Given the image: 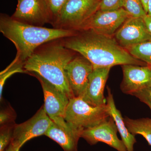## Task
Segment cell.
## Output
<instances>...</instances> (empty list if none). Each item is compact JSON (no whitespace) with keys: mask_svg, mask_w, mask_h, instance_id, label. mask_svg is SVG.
Here are the masks:
<instances>
[{"mask_svg":"<svg viewBox=\"0 0 151 151\" xmlns=\"http://www.w3.org/2000/svg\"><path fill=\"white\" fill-rule=\"evenodd\" d=\"M63 40L65 47L84 57L94 68L127 64L147 65L132 56L113 37L103 35L92 30L78 31L75 35Z\"/></svg>","mask_w":151,"mask_h":151,"instance_id":"obj_1","label":"cell"},{"mask_svg":"<svg viewBox=\"0 0 151 151\" xmlns=\"http://www.w3.org/2000/svg\"><path fill=\"white\" fill-rule=\"evenodd\" d=\"M63 40L51 41L38 47L24 63V68L42 77L70 99L74 97L65 68L75 54L65 47Z\"/></svg>","mask_w":151,"mask_h":151,"instance_id":"obj_2","label":"cell"},{"mask_svg":"<svg viewBox=\"0 0 151 151\" xmlns=\"http://www.w3.org/2000/svg\"><path fill=\"white\" fill-rule=\"evenodd\" d=\"M0 32L17 49L14 60L24 64L36 50L44 44L75 35L78 31L36 26L21 22L12 17L1 14Z\"/></svg>","mask_w":151,"mask_h":151,"instance_id":"obj_3","label":"cell"},{"mask_svg":"<svg viewBox=\"0 0 151 151\" xmlns=\"http://www.w3.org/2000/svg\"><path fill=\"white\" fill-rule=\"evenodd\" d=\"M107 105L94 106L80 97L70 98L65 121L71 126L85 129L97 126L110 117Z\"/></svg>","mask_w":151,"mask_h":151,"instance_id":"obj_4","label":"cell"},{"mask_svg":"<svg viewBox=\"0 0 151 151\" xmlns=\"http://www.w3.org/2000/svg\"><path fill=\"white\" fill-rule=\"evenodd\" d=\"M102 0H67L54 28L78 31L100 9Z\"/></svg>","mask_w":151,"mask_h":151,"instance_id":"obj_5","label":"cell"},{"mask_svg":"<svg viewBox=\"0 0 151 151\" xmlns=\"http://www.w3.org/2000/svg\"><path fill=\"white\" fill-rule=\"evenodd\" d=\"M42 87L44 98V108L49 118L54 123L62 127L68 125L65 121L66 109L70 98L55 86L35 74Z\"/></svg>","mask_w":151,"mask_h":151,"instance_id":"obj_6","label":"cell"},{"mask_svg":"<svg viewBox=\"0 0 151 151\" xmlns=\"http://www.w3.org/2000/svg\"><path fill=\"white\" fill-rule=\"evenodd\" d=\"M52 123L42 105L29 120L21 124H16L11 143L20 149L31 139L45 135Z\"/></svg>","mask_w":151,"mask_h":151,"instance_id":"obj_7","label":"cell"},{"mask_svg":"<svg viewBox=\"0 0 151 151\" xmlns=\"http://www.w3.org/2000/svg\"><path fill=\"white\" fill-rule=\"evenodd\" d=\"M130 17H132L123 8L114 11L99 10L78 31L90 29L103 35L113 37Z\"/></svg>","mask_w":151,"mask_h":151,"instance_id":"obj_8","label":"cell"},{"mask_svg":"<svg viewBox=\"0 0 151 151\" xmlns=\"http://www.w3.org/2000/svg\"><path fill=\"white\" fill-rule=\"evenodd\" d=\"M12 17L23 23L36 26L51 24L50 11L45 0H18Z\"/></svg>","mask_w":151,"mask_h":151,"instance_id":"obj_9","label":"cell"},{"mask_svg":"<svg viewBox=\"0 0 151 151\" xmlns=\"http://www.w3.org/2000/svg\"><path fill=\"white\" fill-rule=\"evenodd\" d=\"M118 132L114 120L110 117L97 126L84 129L81 138L91 145L103 142L118 151H127L124 142L117 136Z\"/></svg>","mask_w":151,"mask_h":151,"instance_id":"obj_10","label":"cell"},{"mask_svg":"<svg viewBox=\"0 0 151 151\" xmlns=\"http://www.w3.org/2000/svg\"><path fill=\"white\" fill-rule=\"evenodd\" d=\"M93 69L92 63L81 55L75 56L68 64L65 71L73 97H81L84 94Z\"/></svg>","mask_w":151,"mask_h":151,"instance_id":"obj_11","label":"cell"},{"mask_svg":"<svg viewBox=\"0 0 151 151\" xmlns=\"http://www.w3.org/2000/svg\"><path fill=\"white\" fill-rule=\"evenodd\" d=\"M114 38L124 48L151 41V35L143 18L130 17L116 32Z\"/></svg>","mask_w":151,"mask_h":151,"instance_id":"obj_12","label":"cell"},{"mask_svg":"<svg viewBox=\"0 0 151 151\" xmlns=\"http://www.w3.org/2000/svg\"><path fill=\"white\" fill-rule=\"evenodd\" d=\"M123 78L120 88L123 93L134 96L151 89V69L148 65H122Z\"/></svg>","mask_w":151,"mask_h":151,"instance_id":"obj_13","label":"cell"},{"mask_svg":"<svg viewBox=\"0 0 151 151\" xmlns=\"http://www.w3.org/2000/svg\"><path fill=\"white\" fill-rule=\"evenodd\" d=\"M111 68H94L85 92L81 98L94 106L106 105L104 89Z\"/></svg>","mask_w":151,"mask_h":151,"instance_id":"obj_14","label":"cell"},{"mask_svg":"<svg viewBox=\"0 0 151 151\" xmlns=\"http://www.w3.org/2000/svg\"><path fill=\"white\" fill-rule=\"evenodd\" d=\"M83 130L69 124L62 127L53 122L45 135L58 143L64 151H78V141Z\"/></svg>","mask_w":151,"mask_h":151,"instance_id":"obj_15","label":"cell"},{"mask_svg":"<svg viewBox=\"0 0 151 151\" xmlns=\"http://www.w3.org/2000/svg\"><path fill=\"white\" fill-rule=\"evenodd\" d=\"M108 94L106 98V105L110 116L114 120L127 151H134V146L135 143H137L135 136L131 134L127 129L122 113L116 108L113 94L109 87L108 88Z\"/></svg>","mask_w":151,"mask_h":151,"instance_id":"obj_16","label":"cell"},{"mask_svg":"<svg viewBox=\"0 0 151 151\" xmlns=\"http://www.w3.org/2000/svg\"><path fill=\"white\" fill-rule=\"evenodd\" d=\"M124 119L129 132L134 136L142 135L151 146V119H132L127 117Z\"/></svg>","mask_w":151,"mask_h":151,"instance_id":"obj_17","label":"cell"},{"mask_svg":"<svg viewBox=\"0 0 151 151\" xmlns=\"http://www.w3.org/2000/svg\"><path fill=\"white\" fill-rule=\"evenodd\" d=\"M132 56L139 60L151 64V41H147L127 49Z\"/></svg>","mask_w":151,"mask_h":151,"instance_id":"obj_18","label":"cell"},{"mask_svg":"<svg viewBox=\"0 0 151 151\" xmlns=\"http://www.w3.org/2000/svg\"><path fill=\"white\" fill-rule=\"evenodd\" d=\"M18 73H27L24 68L23 64L15 61H12L5 69L0 73V99L1 101L2 92L4 85L6 80L11 76Z\"/></svg>","mask_w":151,"mask_h":151,"instance_id":"obj_19","label":"cell"},{"mask_svg":"<svg viewBox=\"0 0 151 151\" xmlns=\"http://www.w3.org/2000/svg\"><path fill=\"white\" fill-rule=\"evenodd\" d=\"M123 8L132 17L144 18L147 14L144 10L141 0H124Z\"/></svg>","mask_w":151,"mask_h":151,"instance_id":"obj_20","label":"cell"},{"mask_svg":"<svg viewBox=\"0 0 151 151\" xmlns=\"http://www.w3.org/2000/svg\"><path fill=\"white\" fill-rule=\"evenodd\" d=\"M15 124L1 127L0 132V151H4L12 139Z\"/></svg>","mask_w":151,"mask_h":151,"instance_id":"obj_21","label":"cell"},{"mask_svg":"<svg viewBox=\"0 0 151 151\" xmlns=\"http://www.w3.org/2000/svg\"><path fill=\"white\" fill-rule=\"evenodd\" d=\"M50 11L52 19L51 25L54 26L60 14L61 9L67 0H45Z\"/></svg>","mask_w":151,"mask_h":151,"instance_id":"obj_22","label":"cell"},{"mask_svg":"<svg viewBox=\"0 0 151 151\" xmlns=\"http://www.w3.org/2000/svg\"><path fill=\"white\" fill-rule=\"evenodd\" d=\"M16 114L10 106L2 108L0 112V125L1 127L6 125L15 124V120Z\"/></svg>","mask_w":151,"mask_h":151,"instance_id":"obj_23","label":"cell"},{"mask_svg":"<svg viewBox=\"0 0 151 151\" xmlns=\"http://www.w3.org/2000/svg\"><path fill=\"white\" fill-rule=\"evenodd\" d=\"M124 0H102L99 10L103 11L116 10L123 7Z\"/></svg>","mask_w":151,"mask_h":151,"instance_id":"obj_24","label":"cell"},{"mask_svg":"<svg viewBox=\"0 0 151 151\" xmlns=\"http://www.w3.org/2000/svg\"><path fill=\"white\" fill-rule=\"evenodd\" d=\"M134 96L147 105L151 111V89L143 90L135 94Z\"/></svg>","mask_w":151,"mask_h":151,"instance_id":"obj_25","label":"cell"},{"mask_svg":"<svg viewBox=\"0 0 151 151\" xmlns=\"http://www.w3.org/2000/svg\"><path fill=\"white\" fill-rule=\"evenodd\" d=\"M143 19L145 23L147 28L151 35V17L147 14Z\"/></svg>","mask_w":151,"mask_h":151,"instance_id":"obj_26","label":"cell"},{"mask_svg":"<svg viewBox=\"0 0 151 151\" xmlns=\"http://www.w3.org/2000/svg\"><path fill=\"white\" fill-rule=\"evenodd\" d=\"M20 148L10 143L4 151H19Z\"/></svg>","mask_w":151,"mask_h":151,"instance_id":"obj_27","label":"cell"},{"mask_svg":"<svg viewBox=\"0 0 151 151\" xmlns=\"http://www.w3.org/2000/svg\"><path fill=\"white\" fill-rule=\"evenodd\" d=\"M143 8H144V10L145 12H146V13L148 14V0H141Z\"/></svg>","mask_w":151,"mask_h":151,"instance_id":"obj_28","label":"cell"},{"mask_svg":"<svg viewBox=\"0 0 151 151\" xmlns=\"http://www.w3.org/2000/svg\"><path fill=\"white\" fill-rule=\"evenodd\" d=\"M148 11L147 14L151 17V0H148Z\"/></svg>","mask_w":151,"mask_h":151,"instance_id":"obj_29","label":"cell"},{"mask_svg":"<svg viewBox=\"0 0 151 151\" xmlns=\"http://www.w3.org/2000/svg\"><path fill=\"white\" fill-rule=\"evenodd\" d=\"M148 65L149 67H150V68L151 69V64H150V65Z\"/></svg>","mask_w":151,"mask_h":151,"instance_id":"obj_30","label":"cell"}]
</instances>
